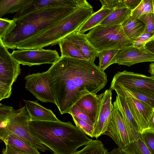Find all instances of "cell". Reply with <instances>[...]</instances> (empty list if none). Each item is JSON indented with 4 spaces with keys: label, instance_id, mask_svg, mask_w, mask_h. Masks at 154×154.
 Segmentation results:
<instances>
[{
    "label": "cell",
    "instance_id": "12",
    "mask_svg": "<svg viewBox=\"0 0 154 154\" xmlns=\"http://www.w3.org/2000/svg\"><path fill=\"white\" fill-rule=\"evenodd\" d=\"M154 62V54L144 47L138 48L133 45L119 51L114 57L112 64L117 63L131 66L145 62Z\"/></svg>",
    "mask_w": 154,
    "mask_h": 154
},
{
    "label": "cell",
    "instance_id": "3",
    "mask_svg": "<svg viewBox=\"0 0 154 154\" xmlns=\"http://www.w3.org/2000/svg\"><path fill=\"white\" fill-rule=\"evenodd\" d=\"M33 135L54 154H74L92 139L69 122L30 121Z\"/></svg>",
    "mask_w": 154,
    "mask_h": 154
},
{
    "label": "cell",
    "instance_id": "14",
    "mask_svg": "<svg viewBox=\"0 0 154 154\" xmlns=\"http://www.w3.org/2000/svg\"><path fill=\"white\" fill-rule=\"evenodd\" d=\"M110 137L122 150L130 143L128 134L122 116L113 106L112 117L104 134Z\"/></svg>",
    "mask_w": 154,
    "mask_h": 154
},
{
    "label": "cell",
    "instance_id": "26",
    "mask_svg": "<svg viewBox=\"0 0 154 154\" xmlns=\"http://www.w3.org/2000/svg\"><path fill=\"white\" fill-rule=\"evenodd\" d=\"M108 152L100 140H92L82 149L74 154H107Z\"/></svg>",
    "mask_w": 154,
    "mask_h": 154
},
{
    "label": "cell",
    "instance_id": "44",
    "mask_svg": "<svg viewBox=\"0 0 154 154\" xmlns=\"http://www.w3.org/2000/svg\"><path fill=\"white\" fill-rule=\"evenodd\" d=\"M149 72L151 76L154 78V63H152L150 64Z\"/></svg>",
    "mask_w": 154,
    "mask_h": 154
},
{
    "label": "cell",
    "instance_id": "39",
    "mask_svg": "<svg viewBox=\"0 0 154 154\" xmlns=\"http://www.w3.org/2000/svg\"><path fill=\"white\" fill-rule=\"evenodd\" d=\"M14 22L13 20L5 18H0V37H1L5 31Z\"/></svg>",
    "mask_w": 154,
    "mask_h": 154
},
{
    "label": "cell",
    "instance_id": "36",
    "mask_svg": "<svg viewBox=\"0 0 154 154\" xmlns=\"http://www.w3.org/2000/svg\"><path fill=\"white\" fill-rule=\"evenodd\" d=\"M12 86L0 81V100L9 98L12 93Z\"/></svg>",
    "mask_w": 154,
    "mask_h": 154
},
{
    "label": "cell",
    "instance_id": "38",
    "mask_svg": "<svg viewBox=\"0 0 154 154\" xmlns=\"http://www.w3.org/2000/svg\"><path fill=\"white\" fill-rule=\"evenodd\" d=\"M102 4L101 8L115 9L118 6L120 0H100Z\"/></svg>",
    "mask_w": 154,
    "mask_h": 154
},
{
    "label": "cell",
    "instance_id": "35",
    "mask_svg": "<svg viewBox=\"0 0 154 154\" xmlns=\"http://www.w3.org/2000/svg\"><path fill=\"white\" fill-rule=\"evenodd\" d=\"M154 35V32H144L134 43L133 45L134 47L138 48L144 47L146 42Z\"/></svg>",
    "mask_w": 154,
    "mask_h": 154
},
{
    "label": "cell",
    "instance_id": "41",
    "mask_svg": "<svg viewBox=\"0 0 154 154\" xmlns=\"http://www.w3.org/2000/svg\"><path fill=\"white\" fill-rule=\"evenodd\" d=\"M144 48L154 54V35L146 42L144 45Z\"/></svg>",
    "mask_w": 154,
    "mask_h": 154
},
{
    "label": "cell",
    "instance_id": "28",
    "mask_svg": "<svg viewBox=\"0 0 154 154\" xmlns=\"http://www.w3.org/2000/svg\"><path fill=\"white\" fill-rule=\"evenodd\" d=\"M122 150L127 154H151L141 138L130 142Z\"/></svg>",
    "mask_w": 154,
    "mask_h": 154
},
{
    "label": "cell",
    "instance_id": "10",
    "mask_svg": "<svg viewBox=\"0 0 154 154\" xmlns=\"http://www.w3.org/2000/svg\"><path fill=\"white\" fill-rule=\"evenodd\" d=\"M111 85H117L127 89H136L154 94V78L143 74L124 70L114 76Z\"/></svg>",
    "mask_w": 154,
    "mask_h": 154
},
{
    "label": "cell",
    "instance_id": "30",
    "mask_svg": "<svg viewBox=\"0 0 154 154\" xmlns=\"http://www.w3.org/2000/svg\"><path fill=\"white\" fill-rule=\"evenodd\" d=\"M154 13L152 0H142L139 5L131 11V16L138 18L142 15Z\"/></svg>",
    "mask_w": 154,
    "mask_h": 154
},
{
    "label": "cell",
    "instance_id": "13",
    "mask_svg": "<svg viewBox=\"0 0 154 154\" xmlns=\"http://www.w3.org/2000/svg\"><path fill=\"white\" fill-rule=\"evenodd\" d=\"M102 94L99 111L94 125L93 136L97 139L106 131L111 118L113 107L112 91L107 89Z\"/></svg>",
    "mask_w": 154,
    "mask_h": 154
},
{
    "label": "cell",
    "instance_id": "21",
    "mask_svg": "<svg viewBox=\"0 0 154 154\" xmlns=\"http://www.w3.org/2000/svg\"><path fill=\"white\" fill-rule=\"evenodd\" d=\"M128 39L134 43L144 32L145 25L138 18L130 16L121 24Z\"/></svg>",
    "mask_w": 154,
    "mask_h": 154
},
{
    "label": "cell",
    "instance_id": "40",
    "mask_svg": "<svg viewBox=\"0 0 154 154\" xmlns=\"http://www.w3.org/2000/svg\"><path fill=\"white\" fill-rule=\"evenodd\" d=\"M142 0H122L126 7L131 11L139 5Z\"/></svg>",
    "mask_w": 154,
    "mask_h": 154
},
{
    "label": "cell",
    "instance_id": "31",
    "mask_svg": "<svg viewBox=\"0 0 154 154\" xmlns=\"http://www.w3.org/2000/svg\"><path fill=\"white\" fill-rule=\"evenodd\" d=\"M141 139L151 154H154V131L146 129L141 134Z\"/></svg>",
    "mask_w": 154,
    "mask_h": 154
},
{
    "label": "cell",
    "instance_id": "22",
    "mask_svg": "<svg viewBox=\"0 0 154 154\" xmlns=\"http://www.w3.org/2000/svg\"><path fill=\"white\" fill-rule=\"evenodd\" d=\"M131 11L120 0L118 6L99 25L111 26L121 25L130 16Z\"/></svg>",
    "mask_w": 154,
    "mask_h": 154
},
{
    "label": "cell",
    "instance_id": "11",
    "mask_svg": "<svg viewBox=\"0 0 154 154\" xmlns=\"http://www.w3.org/2000/svg\"><path fill=\"white\" fill-rule=\"evenodd\" d=\"M21 72L20 64L0 39V81L12 86Z\"/></svg>",
    "mask_w": 154,
    "mask_h": 154
},
{
    "label": "cell",
    "instance_id": "17",
    "mask_svg": "<svg viewBox=\"0 0 154 154\" xmlns=\"http://www.w3.org/2000/svg\"><path fill=\"white\" fill-rule=\"evenodd\" d=\"M23 101L30 117V121H58L60 120L51 110L43 106L37 101L27 100Z\"/></svg>",
    "mask_w": 154,
    "mask_h": 154
},
{
    "label": "cell",
    "instance_id": "32",
    "mask_svg": "<svg viewBox=\"0 0 154 154\" xmlns=\"http://www.w3.org/2000/svg\"><path fill=\"white\" fill-rule=\"evenodd\" d=\"M73 120L76 126L82 131L87 135L91 137H94L93 132L94 127L84 121L77 118L76 117L71 115Z\"/></svg>",
    "mask_w": 154,
    "mask_h": 154
},
{
    "label": "cell",
    "instance_id": "7",
    "mask_svg": "<svg viewBox=\"0 0 154 154\" xmlns=\"http://www.w3.org/2000/svg\"><path fill=\"white\" fill-rule=\"evenodd\" d=\"M109 89L125 98L131 112L141 133L147 129L154 109L146 103L138 100L123 87L111 85Z\"/></svg>",
    "mask_w": 154,
    "mask_h": 154
},
{
    "label": "cell",
    "instance_id": "42",
    "mask_svg": "<svg viewBox=\"0 0 154 154\" xmlns=\"http://www.w3.org/2000/svg\"><path fill=\"white\" fill-rule=\"evenodd\" d=\"M147 129L154 131V110L150 119Z\"/></svg>",
    "mask_w": 154,
    "mask_h": 154
},
{
    "label": "cell",
    "instance_id": "45",
    "mask_svg": "<svg viewBox=\"0 0 154 154\" xmlns=\"http://www.w3.org/2000/svg\"><path fill=\"white\" fill-rule=\"evenodd\" d=\"M152 2H153V9H154V0H152Z\"/></svg>",
    "mask_w": 154,
    "mask_h": 154
},
{
    "label": "cell",
    "instance_id": "1",
    "mask_svg": "<svg viewBox=\"0 0 154 154\" xmlns=\"http://www.w3.org/2000/svg\"><path fill=\"white\" fill-rule=\"evenodd\" d=\"M56 105L61 114L69 113L82 98L97 94L107 83V75L94 62L61 57L48 70Z\"/></svg>",
    "mask_w": 154,
    "mask_h": 154
},
{
    "label": "cell",
    "instance_id": "16",
    "mask_svg": "<svg viewBox=\"0 0 154 154\" xmlns=\"http://www.w3.org/2000/svg\"><path fill=\"white\" fill-rule=\"evenodd\" d=\"M88 2L85 0H33L31 4L17 12L13 20L18 19L37 9L58 7L82 6Z\"/></svg>",
    "mask_w": 154,
    "mask_h": 154
},
{
    "label": "cell",
    "instance_id": "8",
    "mask_svg": "<svg viewBox=\"0 0 154 154\" xmlns=\"http://www.w3.org/2000/svg\"><path fill=\"white\" fill-rule=\"evenodd\" d=\"M26 89L38 100L50 102L56 105L50 75L48 71L26 76L24 79Z\"/></svg>",
    "mask_w": 154,
    "mask_h": 154
},
{
    "label": "cell",
    "instance_id": "34",
    "mask_svg": "<svg viewBox=\"0 0 154 154\" xmlns=\"http://www.w3.org/2000/svg\"><path fill=\"white\" fill-rule=\"evenodd\" d=\"M69 114L71 115H73L79 119L85 121L90 125L94 127V123L91 120L86 114L76 105L75 104L72 106Z\"/></svg>",
    "mask_w": 154,
    "mask_h": 154
},
{
    "label": "cell",
    "instance_id": "25",
    "mask_svg": "<svg viewBox=\"0 0 154 154\" xmlns=\"http://www.w3.org/2000/svg\"><path fill=\"white\" fill-rule=\"evenodd\" d=\"M58 44L61 52V57H67L89 60L81 50L71 43L62 39Z\"/></svg>",
    "mask_w": 154,
    "mask_h": 154
},
{
    "label": "cell",
    "instance_id": "5",
    "mask_svg": "<svg viewBox=\"0 0 154 154\" xmlns=\"http://www.w3.org/2000/svg\"><path fill=\"white\" fill-rule=\"evenodd\" d=\"M87 39L98 52L109 49L121 50L133 45L121 25H98L86 34Z\"/></svg>",
    "mask_w": 154,
    "mask_h": 154
},
{
    "label": "cell",
    "instance_id": "33",
    "mask_svg": "<svg viewBox=\"0 0 154 154\" xmlns=\"http://www.w3.org/2000/svg\"><path fill=\"white\" fill-rule=\"evenodd\" d=\"M145 25L144 32H154V13H151L141 15L138 18Z\"/></svg>",
    "mask_w": 154,
    "mask_h": 154
},
{
    "label": "cell",
    "instance_id": "37",
    "mask_svg": "<svg viewBox=\"0 0 154 154\" xmlns=\"http://www.w3.org/2000/svg\"><path fill=\"white\" fill-rule=\"evenodd\" d=\"M5 148L2 150V154H31L8 144H5Z\"/></svg>",
    "mask_w": 154,
    "mask_h": 154
},
{
    "label": "cell",
    "instance_id": "43",
    "mask_svg": "<svg viewBox=\"0 0 154 154\" xmlns=\"http://www.w3.org/2000/svg\"><path fill=\"white\" fill-rule=\"evenodd\" d=\"M107 154H127L119 148L113 149Z\"/></svg>",
    "mask_w": 154,
    "mask_h": 154
},
{
    "label": "cell",
    "instance_id": "18",
    "mask_svg": "<svg viewBox=\"0 0 154 154\" xmlns=\"http://www.w3.org/2000/svg\"><path fill=\"white\" fill-rule=\"evenodd\" d=\"M62 39L71 43L79 47L89 60L94 62L97 57L98 52L89 42L86 34L75 32L66 36Z\"/></svg>",
    "mask_w": 154,
    "mask_h": 154
},
{
    "label": "cell",
    "instance_id": "20",
    "mask_svg": "<svg viewBox=\"0 0 154 154\" xmlns=\"http://www.w3.org/2000/svg\"><path fill=\"white\" fill-rule=\"evenodd\" d=\"M0 139L8 144L31 154H41L38 150L20 137L8 131L0 130Z\"/></svg>",
    "mask_w": 154,
    "mask_h": 154
},
{
    "label": "cell",
    "instance_id": "9",
    "mask_svg": "<svg viewBox=\"0 0 154 154\" xmlns=\"http://www.w3.org/2000/svg\"><path fill=\"white\" fill-rule=\"evenodd\" d=\"M11 54L20 64L30 67L44 64H53L60 58L57 51L42 48L14 50Z\"/></svg>",
    "mask_w": 154,
    "mask_h": 154
},
{
    "label": "cell",
    "instance_id": "19",
    "mask_svg": "<svg viewBox=\"0 0 154 154\" xmlns=\"http://www.w3.org/2000/svg\"><path fill=\"white\" fill-rule=\"evenodd\" d=\"M102 94H89L80 99L75 104L88 116L94 124L99 111Z\"/></svg>",
    "mask_w": 154,
    "mask_h": 154
},
{
    "label": "cell",
    "instance_id": "6",
    "mask_svg": "<svg viewBox=\"0 0 154 154\" xmlns=\"http://www.w3.org/2000/svg\"><path fill=\"white\" fill-rule=\"evenodd\" d=\"M30 117L25 106L14 109L8 119L0 124V130L10 131L19 136L29 144L41 151L48 148L39 141L32 134L29 126Z\"/></svg>",
    "mask_w": 154,
    "mask_h": 154
},
{
    "label": "cell",
    "instance_id": "15",
    "mask_svg": "<svg viewBox=\"0 0 154 154\" xmlns=\"http://www.w3.org/2000/svg\"><path fill=\"white\" fill-rule=\"evenodd\" d=\"M121 114L126 128L130 143L141 138V133L138 126L129 108L125 97L119 94L113 103Z\"/></svg>",
    "mask_w": 154,
    "mask_h": 154
},
{
    "label": "cell",
    "instance_id": "27",
    "mask_svg": "<svg viewBox=\"0 0 154 154\" xmlns=\"http://www.w3.org/2000/svg\"><path fill=\"white\" fill-rule=\"evenodd\" d=\"M118 51L117 49H109L98 52L97 55L99 59L98 66L101 70L104 72L106 69L112 64L113 59Z\"/></svg>",
    "mask_w": 154,
    "mask_h": 154
},
{
    "label": "cell",
    "instance_id": "29",
    "mask_svg": "<svg viewBox=\"0 0 154 154\" xmlns=\"http://www.w3.org/2000/svg\"><path fill=\"white\" fill-rule=\"evenodd\" d=\"M125 88L137 99L146 103L154 110V94L138 89Z\"/></svg>",
    "mask_w": 154,
    "mask_h": 154
},
{
    "label": "cell",
    "instance_id": "23",
    "mask_svg": "<svg viewBox=\"0 0 154 154\" xmlns=\"http://www.w3.org/2000/svg\"><path fill=\"white\" fill-rule=\"evenodd\" d=\"M113 9H105L101 8L92 15L76 31L79 33H84L99 25L113 11Z\"/></svg>",
    "mask_w": 154,
    "mask_h": 154
},
{
    "label": "cell",
    "instance_id": "4",
    "mask_svg": "<svg viewBox=\"0 0 154 154\" xmlns=\"http://www.w3.org/2000/svg\"><path fill=\"white\" fill-rule=\"evenodd\" d=\"M85 21L82 13L76 10L61 20L22 42L16 49L20 50L38 49L56 45L66 36L76 32Z\"/></svg>",
    "mask_w": 154,
    "mask_h": 154
},
{
    "label": "cell",
    "instance_id": "24",
    "mask_svg": "<svg viewBox=\"0 0 154 154\" xmlns=\"http://www.w3.org/2000/svg\"><path fill=\"white\" fill-rule=\"evenodd\" d=\"M33 0H0V17L17 12L32 3Z\"/></svg>",
    "mask_w": 154,
    "mask_h": 154
},
{
    "label": "cell",
    "instance_id": "2",
    "mask_svg": "<svg viewBox=\"0 0 154 154\" xmlns=\"http://www.w3.org/2000/svg\"><path fill=\"white\" fill-rule=\"evenodd\" d=\"M58 7L37 9L16 20L0 37L8 48L22 42L64 18L81 7Z\"/></svg>",
    "mask_w": 154,
    "mask_h": 154
}]
</instances>
